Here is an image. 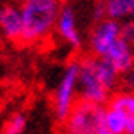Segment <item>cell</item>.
Here are the masks:
<instances>
[{
	"label": "cell",
	"mask_w": 134,
	"mask_h": 134,
	"mask_svg": "<svg viewBox=\"0 0 134 134\" xmlns=\"http://www.w3.org/2000/svg\"><path fill=\"white\" fill-rule=\"evenodd\" d=\"M118 78L120 74L115 71V67L109 62L92 55L81 58L78 80L80 99L104 106L109 100L115 87L118 85Z\"/></svg>",
	"instance_id": "cell-1"
},
{
	"label": "cell",
	"mask_w": 134,
	"mask_h": 134,
	"mask_svg": "<svg viewBox=\"0 0 134 134\" xmlns=\"http://www.w3.org/2000/svg\"><path fill=\"white\" fill-rule=\"evenodd\" d=\"M23 18V44L46 42L55 34L62 0H21L20 4Z\"/></svg>",
	"instance_id": "cell-2"
},
{
	"label": "cell",
	"mask_w": 134,
	"mask_h": 134,
	"mask_svg": "<svg viewBox=\"0 0 134 134\" xmlns=\"http://www.w3.org/2000/svg\"><path fill=\"white\" fill-rule=\"evenodd\" d=\"M104 111V106L80 99L62 120V131L64 134H102Z\"/></svg>",
	"instance_id": "cell-3"
},
{
	"label": "cell",
	"mask_w": 134,
	"mask_h": 134,
	"mask_svg": "<svg viewBox=\"0 0 134 134\" xmlns=\"http://www.w3.org/2000/svg\"><path fill=\"white\" fill-rule=\"evenodd\" d=\"M78 80H80V60H71L64 67L62 76L53 92V113L60 122L80 100Z\"/></svg>",
	"instance_id": "cell-4"
},
{
	"label": "cell",
	"mask_w": 134,
	"mask_h": 134,
	"mask_svg": "<svg viewBox=\"0 0 134 134\" xmlns=\"http://www.w3.org/2000/svg\"><path fill=\"white\" fill-rule=\"evenodd\" d=\"M120 39H122V23L120 21L109 20V18H104V20L97 21V25L94 27V30L90 34V41H88L92 57L104 58Z\"/></svg>",
	"instance_id": "cell-5"
},
{
	"label": "cell",
	"mask_w": 134,
	"mask_h": 134,
	"mask_svg": "<svg viewBox=\"0 0 134 134\" xmlns=\"http://www.w3.org/2000/svg\"><path fill=\"white\" fill-rule=\"evenodd\" d=\"M0 37L20 44L23 42V18L18 4H2L0 9Z\"/></svg>",
	"instance_id": "cell-6"
},
{
	"label": "cell",
	"mask_w": 134,
	"mask_h": 134,
	"mask_svg": "<svg viewBox=\"0 0 134 134\" xmlns=\"http://www.w3.org/2000/svg\"><path fill=\"white\" fill-rule=\"evenodd\" d=\"M55 34L64 44H67L72 49H78L81 46V34H80V28H78V18H76V13H74L72 7L69 5L62 7L58 20H57V25H55Z\"/></svg>",
	"instance_id": "cell-7"
},
{
	"label": "cell",
	"mask_w": 134,
	"mask_h": 134,
	"mask_svg": "<svg viewBox=\"0 0 134 134\" xmlns=\"http://www.w3.org/2000/svg\"><path fill=\"white\" fill-rule=\"evenodd\" d=\"M102 60L109 62L118 74H125L134 67V44L127 42L125 39H120Z\"/></svg>",
	"instance_id": "cell-8"
},
{
	"label": "cell",
	"mask_w": 134,
	"mask_h": 134,
	"mask_svg": "<svg viewBox=\"0 0 134 134\" xmlns=\"http://www.w3.org/2000/svg\"><path fill=\"white\" fill-rule=\"evenodd\" d=\"M104 13L106 18L115 21L131 20V14L134 9V0H104Z\"/></svg>",
	"instance_id": "cell-9"
},
{
	"label": "cell",
	"mask_w": 134,
	"mask_h": 134,
	"mask_svg": "<svg viewBox=\"0 0 134 134\" xmlns=\"http://www.w3.org/2000/svg\"><path fill=\"white\" fill-rule=\"evenodd\" d=\"M108 108H113V109H118L124 115H127L129 118L134 116V92L132 90H118V92H113L109 100L106 102Z\"/></svg>",
	"instance_id": "cell-10"
},
{
	"label": "cell",
	"mask_w": 134,
	"mask_h": 134,
	"mask_svg": "<svg viewBox=\"0 0 134 134\" xmlns=\"http://www.w3.org/2000/svg\"><path fill=\"white\" fill-rule=\"evenodd\" d=\"M127 124H129V116L124 115L118 109L108 108L104 111V132L109 134H125L127 131Z\"/></svg>",
	"instance_id": "cell-11"
},
{
	"label": "cell",
	"mask_w": 134,
	"mask_h": 134,
	"mask_svg": "<svg viewBox=\"0 0 134 134\" xmlns=\"http://www.w3.org/2000/svg\"><path fill=\"white\" fill-rule=\"evenodd\" d=\"M27 129V116L21 111L9 115L0 127V134H23Z\"/></svg>",
	"instance_id": "cell-12"
},
{
	"label": "cell",
	"mask_w": 134,
	"mask_h": 134,
	"mask_svg": "<svg viewBox=\"0 0 134 134\" xmlns=\"http://www.w3.org/2000/svg\"><path fill=\"white\" fill-rule=\"evenodd\" d=\"M122 39L134 44V20H125L122 23Z\"/></svg>",
	"instance_id": "cell-13"
},
{
	"label": "cell",
	"mask_w": 134,
	"mask_h": 134,
	"mask_svg": "<svg viewBox=\"0 0 134 134\" xmlns=\"http://www.w3.org/2000/svg\"><path fill=\"white\" fill-rule=\"evenodd\" d=\"M124 85H125L127 90H132L134 92V67L124 74Z\"/></svg>",
	"instance_id": "cell-14"
},
{
	"label": "cell",
	"mask_w": 134,
	"mask_h": 134,
	"mask_svg": "<svg viewBox=\"0 0 134 134\" xmlns=\"http://www.w3.org/2000/svg\"><path fill=\"white\" fill-rule=\"evenodd\" d=\"M125 134H134V116H131V118H129V124H127V131H125Z\"/></svg>",
	"instance_id": "cell-15"
},
{
	"label": "cell",
	"mask_w": 134,
	"mask_h": 134,
	"mask_svg": "<svg viewBox=\"0 0 134 134\" xmlns=\"http://www.w3.org/2000/svg\"><path fill=\"white\" fill-rule=\"evenodd\" d=\"M131 20H134V9H132V14H131Z\"/></svg>",
	"instance_id": "cell-16"
},
{
	"label": "cell",
	"mask_w": 134,
	"mask_h": 134,
	"mask_svg": "<svg viewBox=\"0 0 134 134\" xmlns=\"http://www.w3.org/2000/svg\"><path fill=\"white\" fill-rule=\"evenodd\" d=\"M0 9H2V2H0Z\"/></svg>",
	"instance_id": "cell-17"
},
{
	"label": "cell",
	"mask_w": 134,
	"mask_h": 134,
	"mask_svg": "<svg viewBox=\"0 0 134 134\" xmlns=\"http://www.w3.org/2000/svg\"><path fill=\"white\" fill-rule=\"evenodd\" d=\"M102 134H109V132H102Z\"/></svg>",
	"instance_id": "cell-18"
}]
</instances>
